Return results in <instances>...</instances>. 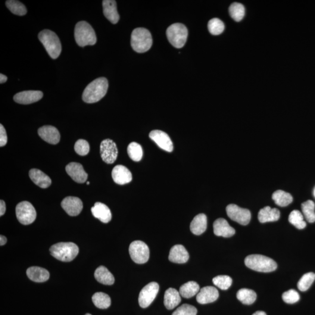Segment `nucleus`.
Returning <instances> with one entry per match:
<instances>
[{
    "instance_id": "obj_11",
    "label": "nucleus",
    "mask_w": 315,
    "mask_h": 315,
    "mask_svg": "<svg viewBox=\"0 0 315 315\" xmlns=\"http://www.w3.org/2000/svg\"><path fill=\"white\" fill-rule=\"evenodd\" d=\"M159 289L160 286L158 284L155 282L149 283L145 286L140 293L139 297L140 306L143 308L148 307L157 297Z\"/></svg>"
},
{
    "instance_id": "obj_49",
    "label": "nucleus",
    "mask_w": 315,
    "mask_h": 315,
    "mask_svg": "<svg viewBox=\"0 0 315 315\" xmlns=\"http://www.w3.org/2000/svg\"><path fill=\"white\" fill-rule=\"evenodd\" d=\"M252 315H266V314L263 311H258L256 312V313Z\"/></svg>"
},
{
    "instance_id": "obj_22",
    "label": "nucleus",
    "mask_w": 315,
    "mask_h": 315,
    "mask_svg": "<svg viewBox=\"0 0 315 315\" xmlns=\"http://www.w3.org/2000/svg\"><path fill=\"white\" fill-rule=\"evenodd\" d=\"M102 5L105 17L111 23L117 24L119 21L120 16L117 10L116 1L114 0H104L102 2Z\"/></svg>"
},
{
    "instance_id": "obj_45",
    "label": "nucleus",
    "mask_w": 315,
    "mask_h": 315,
    "mask_svg": "<svg viewBox=\"0 0 315 315\" xmlns=\"http://www.w3.org/2000/svg\"><path fill=\"white\" fill-rule=\"evenodd\" d=\"M8 141L7 132L2 124H0V146H5L7 144Z\"/></svg>"
},
{
    "instance_id": "obj_8",
    "label": "nucleus",
    "mask_w": 315,
    "mask_h": 315,
    "mask_svg": "<svg viewBox=\"0 0 315 315\" xmlns=\"http://www.w3.org/2000/svg\"><path fill=\"white\" fill-rule=\"evenodd\" d=\"M16 216L19 222L23 225H29L35 221L36 211L32 204L25 201L17 205Z\"/></svg>"
},
{
    "instance_id": "obj_6",
    "label": "nucleus",
    "mask_w": 315,
    "mask_h": 315,
    "mask_svg": "<svg viewBox=\"0 0 315 315\" xmlns=\"http://www.w3.org/2000/svg\"><path fill=\"white\" fill-rule=\"evenodd\" d=\"M38 37L51 58L58 57L61 52V44L57 35L51 30L45 29L39 33Z\"/></svg>"
},
{
    "instance_id": "obj_21",
    "label": "nucleus",
    "mask_w": 315,
    "mask_h": 315,
    "mask_svg": "<svg viewBox=\"0 0 315 315\" xmlns=\"http://www.w3.org/2000/svg\"><path fill=\"white\" fill-rule=\"evenodd\" d=\"M189 258V253L183 245H176L171 248L169 255V260L171 262L183 264L186 263Z\"/></svg>"
},
{
    "instance_id": "obj_34",
    "label": "nucleus",
    "mask_w": 315,
    "mask_h": 315,
    "mask_svg": "<svg viewBox=\"0 0 315 315\" xmlns=\"http://www.w3.org/2000/svg\"><path fill=\"white\" fill-rule=\"evenodd\" d=\"M6 5L12 13L18 16H24L27 13V9L23 3L16 0H8L6 1Z\"/></svg>"
},
{
    "instance_id": "obj_25",
    "label": "nucleus",
    "mask_w": 315,
    "mask_h": 315,
    "mask_svg": "<svg viewBox=\"0 0 315 315\" xmlns=\"http://www.w3.org/2000/svg\"><path fill=\"white\" fill-rule=\"evenodd\" d=\"M280 217V212L278 209L269 206L261 209L258 214V219L261 223L274 222L278 221Z\"/></svg>"
},
{
    "instance_id": "obj_5",
    "label": "nucleus",
    "mask_w": 315,
    "mask_h": 315,
    "mask_svg": "<svg viewBox=\"0 0 315 315\" xmlns=\"http://www.w3.org/2000/svg\"><path fill=\"white\" fill-rule=\"evenodd\" d=\"M152 45L151 34L145 28H136L131 36V45L135 52L144 53L149 51Z\"/></svg>"
},
{
    "instance_id": "obj_51",
    "label": "nucleus",
    "mask_w": 315,
    "mask_h": 315,
    "mask_svg": "<svg viewBox=\"0 0 315 315\" xmlns=\"http://www.w3.org/2000/svg\"><path fill=\"white\" fill-rule=\"evenodd\" d=\"M87 185H89V182H87Z\"/></svg>"
},
{
    "instance_id": "obj_46",
    "label": "nucleus",
    "mask_w": 315,
    "mask_h": 315,
    "mask_svg": "<svg viewBox=\"0 0 315 315\" xmlns=\"http://www.w3.org/2000/svg\"><path fill=\"white\" fill-rule=\"evenodd\" d=\"M6 206L5 202L3 200L0 201V216H2L5 213Z\"/></svg>"
},
{
    "instance_id": "obj_23",
    "label": "nucleus",
    "mask_w": 315,
    "mask_h": 315,
    "mask_svg": "<svg viewBox=\"0 0 315 315\" xmlns=\"http://www.w3.org/2000/svg\"><path fill=\"white\" fill-rule=\"evenodd\" d=\"M91 212L93 216L103 223H108L111 221L112 213L110 209L102 202H96L94 206L91 208Z\"/></svg>"
},
{
    "instance_id": "obj_41",
    "label": "nucleus",
    "mask_w": 315,
    "mask_h": 315,
    "mask_svg": "<svg viewBox=\"0 0 315 315\" xmlns=\"http://www.w3.org/2000/svg\"><path fill=\"white\" fill-rule=\"evenodd\" d=\"M214 285L221 289L227 290L232 285V280L229 276H218L213 279Z\"/></svg>"
},
{
    "instance_id": "obj_9",
    "label": "nucleus",
    "mask_w": 315,
    "mask_h": 315,
    "mask_svg": "<svg viewBox=\"0 0 315 315\" xmlns=\"http://www.w3.org/2000/svg\"><path fill=\"white\" fill-rule=\"evenodd\" d=\"M129 254L132 259L137 264H144L149 260L148 246L141 241H136L131 243Z\"/></svg>"
},
{
    "instance_id": "obj_18",
    "label": "nucleus",
    "mask_w": 315,
    "mask_h": 315,
    "mask_svg": "<svg viewBox=\"0 0 315 315\" xmlns=\"http://www.w3.org/2000/svg\"><path fill=\"white\" fill-rule=\"evenodd\" d=\"M38 135L44 141L49 144H57L60 142V133L54 126H44L39 128Z\"/></svg>"
},
{
    "instance_id": "obj_29",
    "label": "nucleus",
    "mask_w": 315,
    "mask_h": 315,
    "mask_svg": "<svg viewBox=\"0 0 315 315\" xmlns=\"http://www.w3.org/2000/svg\"><path fill=\"white\" fill-rule=\"evenodd\" d=\"M95 278L102 285L111 286L115 283V277L107 267L99 266L95 271Z\"/></svg>"
},
{
    "instance_id": "obj_32",
    "label": "nucleus",
    "mask_w": 315,
    "mask_h": 315,
    "mask_svg": "<svg viewBox=\"0 0 315 315\" xmlns=\"http://www.w3.org/2000/svg\"><path fill=\"white\" fill-rule=\"evenodd\" d=\"M236 297L242 304L251 305L257 299V295L254 291L247 288H242L237 292Z\"/></svg>"
},
{
    "instance_id": "obj_38",
    "label": "nucleus",
    "mask_w": 315,
    "mask_h": 315,
    "mask_svg": "<svg viewBox=\"0 0 315 315\" xmlns=\"http://www.w3.org/2000/svg\"><path fill=\"white\" fill-rule=\"evenodd\" d=\"M128 155L134 161L139 162L142 160L143 151L142 146L138 143L133 142L128 146Z\"/></svg>"
},
{
    "instance_id": "obj_10",
    "label": "nucleus",
    "mask_w": 315,
    "mask_h": 315,
    "mask_svg": "<svg viewBox=\"0 0 315 315\" xmlns=\"http://www.w3.org/2000/svg\"><path fill=\"white\" fill-rule=\"evenodd\" d=\"M227 213L230 219L242 226H246L250 223L251 213L248 209L239 207L238 205L231 204L228 205Z\"/></svg>"
},
{
    "instance_id": "obj_31",
    "label": "nucleus",
    "mask_w": 315,
    "mask_h": 315,
    "mask_svg": "<svg viewBox=\"0 0 315 315\" xmlns=\"http://www.w3.org/2000/svg\"><path fill=\"white\" fill-rule=\"evenodd\" d=\"M272 199L275 203L280 207H286L293 201L292 196L288 193L282 190H277L272 195Z\"/></svg>"
},
{
    "instance_id": "obj_39",
    "label": "nucleus",
    "mask_w": 315,
    "mask_h": 315,
    "mask_svg": "<svg viewBox=\"0 0 315 315\" xmlns=\"http://www.w3.org/2000/svg\"><path fill=\"white\" fill-rule=\"evenodd\" d=\"M208 29L212 35H218L223 32L225 26L223 22L220 19L213 18L208 22Z\"/></svg>"
},
{
    "instance_id": "obj_37",
    "label": "nucleus",
    "mask_w": 315,
    "mask_h": 315,
    "mask_svg": "<svg viewBox=\"0 0 315 315\" xmlns=\"http://www.w3.org/2000/svg\"><path fill=\"white\" fill-rule=\"evenodd\" d=\"M288 221L290 223L299 229H304L307 226V223L304 221L303 215L298 210L292 211L290 213Z\"/></svg>"
},
{
    "instance_id": "obj_40",
    "label": "nucleus",
    "mask_w": 315,
    "mask_h": 315,
    "mask_svg": "<svg viewBox=\"0 0 315 315\" xmlns=\"http://www.w3.org/2000/svg\"><path fill=\"white\" fill-rule=\"evenodd\" d=\"M315 280V274L308 273L305 274L298 283V288L301 291H306L310 288Z\"/></svg>"
},
{
    "instance_id": "obj_19",
    "label": "nucleus",
    "mask_w": 315,
    "mask_h": 315,
    "mask_svg": "<svg viewBox=\"0 0 315 315\" xmlns=\"http://www.w3.org/2000/svg\"><path fill=\"white\" fill-rule=\"evenodd\" d=\"M219 297V292L214 286H207L200 290L196 299L199 304H207L216 301Z\"/></svg>"
},
{
    "instance_id": "obj_30",
    "label": "nucleus",
    "mask_w": 315,
    "mask_h": 315,
    "mask_svg": "<svg viewBox=\"0 0 315 315\" xmlns=\"http://www.w3.org/2000/svg\"><path fill=\"white\" fill-rule=\"evenodd\" d=\"M200 286L195 282H189L180 286L179 293L182 297L190 298L198 294L200 291Z\"/></svg>"
},
{
    "instance_id": "obj_24",
    "label": "nucleus",
    "mask_w": 315,
    "mask_h": 315,
    "mask_svg": "<svg viewBox=\"0 0 315 315\" xmlns=\"http://www.w3.org/2000/svg\"><path fill=\"white\" fill-rule=\"evenodd\" d=\"M29 177L36 185L42 189L49 188L52 183L51 179L42 171L39 170H31L29 171Z\"/></svg>"
},
{
    "instance_id": "obj_2",
    "label": "nucleus",
    "mask_w": 315,
    "mask_h": 315,
    "mask_svg": "<svg viewBox=\"0 0 315 315\" xmlns=\"http://www.w3.org/2000/svg\"><path fill=\"white\" fill-rule=\"evenodd\" d=\"M75 39L81 47L94 45L97 41L94 29L86 21H80L74 29Z\"/></svg>"
},
{
    "instance_id": "obj_16",
    "label": "nucleus",
    "mask_w": 315,
    "mask_h": 315,
    "mask_svg": "<svg viewBox=\"0 0 315 315\" xmlns=\"http://www.w3.org/2000/svg\"><path fill=\"white\" fill-rule=\"evenodd\" d=\"M65 170L68 175L77 183H83L88 178V174L84 170L83 165L77 162H71L67 165Z\"/></svg>"
},
{
    "instance_id": "obj_17",
    "label": "nucleus",
    "mask_w": 315,
    "mask_h": 315,
    "mask_svg": "<svg viewBox=\"0 0 315 315\" xmlns=\"http://www.w3.org/2000/svg\"><path fill=\"white\" fill-rule=\"evenodd\" d=\"M112 176L114 182L118 185H123L132 180V174L123 165H116L112 172Z\"/></svg>"
},
{
    "instance_id": "obj_43",
    "label": "nucleus",
    "mask_w": 315,
    "mask_h": 315,
    "mask_svg": "<svg viewBox=\"0 0 315 315\" xmlns=\"http://www.w3.org/2000/svg\"><path fill=\"white\" fill-rule=\"evenodd\" d=\"M198 310L189 304H183L174 312L172 315H197Z\"/></svg>"
},
{
    "instance_id": "obj_48",
    "label": "nucleus",
    "mask_w": 315,
    "mask_h": 315,
    "mask_svg": "<svg viewBox=\"0 0 315 315\" xmlns=\"http://www.w3.org/2000/svg\"><path fill=\"white\" fill-rule=\"evenodd\" d=\"M7 80L8 78L7 76H5V75L2 74H0V83H5Z\"/></svg>"
},
{
    "instance_id": "obj_35",
    "label": "nucleus",
    "mask_w": 315,
    "mask_h": 315,
    "mask_svg": "<svg viewBox=\"0 0 315 315\" xmlns=\"http://www.w3.org/2000/svg\"><path fill=\"white\" fill-rule=\"evenodd\" d=\"M302 213L305 219L308 222L314 223L315 222V204L312 200H308L303 202L301 205Z\"/></svg>"
},
{
    "instance_id": "obj_36",
    "label": "nucleus",
    "mask_w": 315,
    "mask_h": 315,
    "mask_svg": "<svg viewBox=\"0 0 315 315\" xmlns=\"http://www.w3.org/2000/svg\"><path fill=\"white\" fill-rule=\"evenodd\" d=\"M230 17L236 22L241 21L245 14V9L241 3L234 2L230 5L229 8Z\"/></svg>"
},
{
    "instance_id": "obj_44",
    "label": "nucleus",
    "mask_w": 315,
    "mask_h": 315,
    "mask_svg": "<svg viewBox=\"0 0 315 315\" xmlns=\"http://www.w3.org/2000/svg\"><path fill=\"white\" fill-rule=\"evenodd\" d=\"M283 301L286 304H294L299 300V295L297 291L294 289H289L288 291L283 293L282 295Z\"/></svg>"
},
{
    "instance_id": "obj_42",
    "label": "nucleus",
    "mask_w": 315,
    "mask_h": 315,
    "mask_svg": "<svg viewBox=\"0 0 315 315\" xmlns=\"http://www.w3.org/2000/svg\"><path fill=\"white\" fill-rule=\"evenodd\" d=\"M89 149V143L83 139L78 140L74 145L75 151L77 154L81 156H86L88 154Z\"/></svg>"
},
{
    "instance_id": "obj_15",
    "label": "nucleus",
    "mask_w": 315,
    "mask_h": 315,
    "mask_svg": "<svg viewBox=\"0 0 315 315\" xmlns=\"http://www.w3.org/2000/svg\"><path fill=\"white\" fill-rule=\"evenodd\" d=\"M43 96V92L40 90H25L15 95L14 100L18 104L28 105L40 101Z\"/></svg>"
},
{
    "instance_id": "obj_14",
    "label": "nucleus",
    "mask_w": 315,
    "mask_h": 315,
    "mask_svg": "<svg viewBox=\"0 0 315 315\" xmlns=\"http://www.w3.org/2000/svg\"><path fill=\"white\" fill-rule=\"evenodd\" d=\"M61 207L70 216H77L83 210V204L81 199L76 197H67L61 202Z\"/></svg>"
},
{
    "instance_id": "obj_4",
    "label": "nucleus",
    "mask_w": 315,
    "mask_h": 315,
    "mask_svg": "<svg viewBox=\"0 0 315 315\" xmlns=\"http://www.w3.org/2000/svg\"><path fill=\"white\" fill-rule=\"evenodd\" d=\"M246 267L258 272L269 273L276 270L277 264L271 258L260 255H249L245 258Z\"/></svg>"
},
{
    "instance_id": "obj_13",
    "label": "nucleus",
    "mask_w": 315,
    "mask_h": 315,
    "mask_svg": "<svg viewBox=\"0 0 315 315\" xmlns=\"http://www.w3.org/2000/svg\"><path fill=\"white\" fill-rule=\"evenodd\" d=\"M149 137L160 148L164 151L171 152L173 151V145L169 136L161 130H153L149 133Z\"/></svg>"
},
{
    "instance_id": "obj_47",
    "label": "nucleus",
    "mask_w": 315,
    "mask_h": 315,
    "mask_svg": "<svg viewBox=\"0 0 315 315\" xmlns=\"http://www.w3.org/2000/svg\"><path fill=\"white\" fill-rule=\"evenodd\" d=\"M7 242V239L6 237L3 235L0 236V245L3 246Z\"/></svg>"
},
{
    "instance_id": "obj_3",
    "label": "nucleus",
    "mask_w": 315,
    "mask_h": 315,
    "mask_svg": "<svg viewBox=\"0 0 315 315\" xmlns=\"http://www.w3.org/2000/svg\"><path fill=\"white\" fill-rule=\"evenodd\" d=\"M50 252L56 259L68 262L76 258L79 253V248L73 242H60L52 246Z\"/></svg>"
},
{
    "instance_id": "obj_12",
    "label": "nucleus",
    "mask_w": 315,
    "mask_h": 315,
    "mask_svg": "<svg viewBox=\"0 0 315 315\" xmlns=\"http://www.w3.org/2000/svg\"><path fill=\"white\" fill-rule=\"evenodd\" d=\"M100 152L102 160L106 163L113 164L116 160L118 150L116 143L111 139L102 141L100 145Z\"/></svg>"
},
{
    "instance_id": "obj_26",
    "label": "nucleus",
    "mask_w": 315,
    "mask_h": 315,
    "mask_svg": "<svg viewBox=\"0 0 315 315\" xmlns=\"http://www.w3.org/2000/svg\"><path fill=\"white\" fill-rule=\"evenodd\" d=\"M28 278L36 283H43L48 281L50 274L48 270L39 267H31L27 271Z\"/></svg>"
},
{
    "instance_id": "obj_50",
    "label": "nucleus",
    "mask_w": 315,
    "mask_h": 315,
    "mask_svg": "<svg viewBox=\"0 0 315 315\" xmlns=\"http://www.w3.org/2000/svg\"><path fill=\"white\" fill-rule=\"evenodd\" d=\"M314 197L315 198V188L314 190Z\"/></svg>"
},
{
    "instance_id": "obj_28",
    "label": "nucleus",
    "mask_w": 315,
    "mask_h": 315,
    "mask_svg": "<svg viewBox=\"0 0 315 315\" xmlns=\"http://www.w3.org/2000/svg\"><path fill=\"white\" fill-rule=\"evenodd\" d=\"M181 302L180 294L176 289L170 288L165 291L164 295V305L168 310H173Z\"/></svg>"
},
{
    "instance_id": "obj_20",
    "label": "nucleus",
    "mask_w": 315,
    "mask_h": 315,
    "mask_svg": "<svg viewBox=\"0 0 315 315\" xmlns=\"http://www.w3.org/2000/svg\"><path fill=\"white\" fill-rule=\"evenodd\" d=\"M214 234L224 238H229L235 233V230L229 226L227 221L224 218H218L213 224Z\"/></svg>"
},
{
    "instance_id": "obj_7",
    "label": "nucleus",
    "mask_w": 315,
    "mask_h": 315,
    "mask_svg": "<svg viewBox=\"0 0 315 315\" xmlns=\"http://www.w3.org/2000/svg\"><path fill=\"white\" fill-rule=\"evenodd\" d=\"M167 36L172 45L180 49L185 45L188 39V30L182 24H174L168 28Z\"/></svg>"
},
{
    "instance_id": "obj_33",
    "label": "nucleus",
    "mask_w": 315,
    "mask_h": 315,
    "mask_svg": "<svg viewBox=\"0 0 315 315\" xmlns=\"http://www.w3.org/2000/svg\"><path fill=\"white\" fill-rule=\"evenodd\" d=\"M92 302L95 306L99 309H107L111 306L110 297L104 292H96L92 296Z\"/></svg>"
},
{
    "instance_id": "obj_27",
    "label": "nucleus",
    "mask_w": 315,
    "mask_h": 315,
    "mask_svg": "<svg viewBox=\"0 0 315 315\" xmlns=\"http://www.w3.org/2000/svg\"><path fill=\"white\" fill-rule=\"evenodd\" d=\"M207 227V216L204 214H200L193 218L190 224V230L193 234L200 235L205 231Z\"/></svg>"
},
{
    "instance_id": "obj_1",
    "label": "nucleus",
    "mask_w": 315,
    "mask_h": 315,
    "mask_svg": "<svg viewBox=\"0 0 315 315\" xmlns=\"http://www.w3.org/2000/svg\"><path fill=\"white\" fill-rule=\"evenodd\" d=\"M108 81L104 77L98 78L88 84L84 90L83 101L88 104H93L100 101L107 94Z\"/></svg>"
},
{
    "instance_id": "obj_52",
    "label": "nucleus",
    "mask_w": 315,
    "mask_h": 315,
    "mask_svg": "<svg viewBox=\"0 0 315 315\" xmlns=\"http://www.w3.org/2000/svg\"><path fill=\"white\" fill-rule=\"evenodd\" d=\"M86 315H90L89 314H86Z\"/></svg>"
}]
</instances>
